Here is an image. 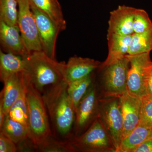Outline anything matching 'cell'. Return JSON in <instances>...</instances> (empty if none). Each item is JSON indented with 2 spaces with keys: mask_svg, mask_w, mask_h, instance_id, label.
Instances as JSON below:
<instances>
[{
  "mask_svg": "<svg viewBox=\"0 0 152 152\" xmlns=\"http://www.w3.org/2000/svg\"><path fill=\"white\" fill-rule=\"evenodd\" d=\"M131 38L132 35H120L107 33L108 54L107 58L102 63L97 71L100 70L128 55Z\"/></svg>",
  "mask_w": 152,
  "mask_h": 152,
  "instance_id": "cell-15",
  "label": "cell"
},
{
  "mask_svg": "<svg viewBox=\"0 0 152 152\" xmlns=\"http://www.w3.org/2000/svg\"><path fill=\"white\" fill-rule=\"evenodd\" d=\"M98 117L110 137L116 152L124 137V120L119 96L99 98Z\"/></svg>",
  "mask_w": 152,
  "mask_h": 152,
  "instance_id": "cell-6",
  "label": "cell"
},
{
  "mask_svg": "<svg viewBox=\"0 0 152 152\" xmlns=\"http://www.w3.org/2000/svg\"><path fill=\"white\" fill-rule=\"evenodd\" d=\"M1 50L22 57L29 53L18 26H12L0 20Z\"/></svg>",
  "mask_w": 152,
  "mask_h": 152,
  "instance_id": "cell-13",
  "label": "cell"
},
{
  "mask_svg": "<svg viewBox=\"0 0 152 152\" xmlns=\"http://www.w3.org/2000/svg\"><path fill=\"white\" fill-rule=\"evenodd\" d=\"M22 72L11 75L3 82L4 87L0 93V104L2 105L6 115L21 92L23 87Z\"/></svg>",
  "mask_w": 152,
  "mask_h": 152,
  "instance_id": "cell-16",
  "label": "cell"
},
{
  "mask_svg": "<svg viewBox=\"0 0 152 152\" xmlns=\"http://www.w3.org/2000/svg\"><path fill=\"white\" fill-rule=\"evenodd\" d=\"M145 96L152 97V64L148 69L145 80Z\"/></svg>",
  "mask_w": 152,
  "mask_h": 152,
  "instance_id": "cell-29",
  "label": "cell"
},
{
  "mask_svg": "<svg viewBox=\"0 0 152 152\" xmlns=\"http://www.w3.org/2000/svg\"><path fill=\"white\" fill-rule=\"evenodd\" d=\"M119 99L124 120V138L130 134L140 124L142 98L126 91L120 96Z\"/></svg>",
  "mask_w": 152,
  "mask_h": 152,
  "instance_id": "cell-11",
  "label": "cell"
},
{
  "mask_svg": "<svg viewBox=\"0 0 152 152\" xmlns=\"http://www.w3.org/2000/svg\"><path fill=\"white\" fill-rule=\"evenodd\" d=\"M30 5L35 19L42 51L50 58L56 59L57 38L61 31L47 15L31 2Z\"/></svg>",
  "mask_w": 152,
  "mask_h": 152,
  "instance_id": "cell-10",
  "label": "cell"
},
{
  "mask_svg": "<svg viewBox=\"0 0 152 152\" xmlns=\"http://www.w3.org/2000/svg\"><path fill=\"white\" fill-rule=\"evenodd\" d=\"M126 56L129 61L127 91L142 98L145 95V80L147 72L152 64L150 53Z\"/></svg>",
  "mask_w": 152,
  "mask_h": 152,
  "instance_id": "cell-8",
  "label": "cell"
},
{
  "mask_svg": "<svg viewBox=\"0 0 152 152\" xmlns=\"http://www.w3.org/2000/svg\"><path fill=\"white\" fill-rule=\"evenodd\" d=\"M136 8L120 5L110 12L107 33L123 36L134 34L133 22Z\"/></svg>",
  "mask_w": 152,
  "mask_h": 152,
  "instance_id": "cell-14",
  "label": "cell"
},
{
  "mask_svg": "<svg viewBox=\"0 0 152 152\" xmlns=\"http://www.w3.org/2000/svg\"><path fill=\"white\" fill-rule=\"evenodd\" d=\"M24 71L30 83L42 94L49 86L64 80L66 63L50 58L42 50L31 52L23 57Z\"/></svg>",
  "mask_w": 152,
  "mask_h": 152,
  "instance_id": "cell-2",
  "label": "cell"
},
{
  "mask_svg": "<svg viewBox=\"0 0 152 152\" xmlns=\"http://www.w3.org/2000/svg\"><path fill=\"white\" fill-rule=\"evenodd\" d=\"M0 132L10 139L16 145L20 143L29 137L26 126L6 116Z\"/></svg>",
  "mask_w": 152,
  "mask_h": 152,
  "instance_id": "cell-20",
  "label": "cell"
},
{
  "mask_svg": "<svg viewBox=\"0 0 152 152\" xmlns=\"http://www.w3.org/2000/svg\"><path fill=\"white\" fill-rule=\"evenodd\" d=\"M25 61L23 57L0 50V79L3 83L13 74L24 71Z\"/></svg>",
  "mask_w": 152,
  "mask_h": 152,
  "instance_id": "cell-17",
  "label": "cell"
},
{
  "mask_svg": "<svg viewBox=\"0 0 152 152\" xmlns=\"http://www.w3.org/2000/svg\"><path fill=\"white\" fill-rule=\"evenodd\" d=\"M18 26L28 52L42 50L30 0H18Z\"/></svg>",
  "mask_w": 152,
  "mask_h": 152,
  "instance_id": "cell-9",
  "label": "cell"
},
{
  "mask_svg": "<svg viewBox=\"0 0 152 152\" xmlns=\"http://www.w3.org/2000/svg\"><path fill=\"white\" fill-rule=\"evenodd\" d=\"M139 124L152 128V97L144 96L142 97L141 112Z\"/></svg>",
  "mask_w": 152,
  "mask_h": 152,
  "instance_id": "cell-27",
  "label": "cell"
},
{
  "mask_svg": "<svg viewBox=\"0 0 152 152\" xmlns=\"http://www.w3.org/2000/svg\"><path fill=\"white\" fill-rule=\"evenodd\" d=\"M18 151L16 144L12 140L0 132V152Z\"/></svg>",
  "mask_w": 152,
  "mask_h": 152,
  "instance_id": "cell-28",
  "label": "cell"
},
{
  "mask_svg": "<svg viewBox=\"0 0 152 152\" xmlns=\"http://www.w3.org/2000/svg\"><path fill=\"white\" fill-rule=\"evenodd\" d=\"M99 108V96L94 81L76 109L74 137L88 129L98 116Z\"/></svg>",
  "mask_w": 152,
  "mask_h": 152,
  "instance_id": "cell-7",
  "label": "cell"
},
{
  "mask_svg": "<svg viewBox=\"0 0 152 152\" xmlns=\"http://www.w3.org/2000/svg\"><path fill=\"white\" fill-rule=\"evenodd\" d=\"M95 76L94 73L86 78L68 84V94L70 98L75 112L80 102L94 82Z\"/></svg>",
  "mask_w": 152,
  "mask_h": 152,
  "instance_id": "cell-22",
  "label": "cell"
},
{
  "mask_svg": "<svg viewBox=\"0 0 152 152\" xmlns=\"http://www.w3.org/2000/svg\"><path fill=\"white\" fill-rule=\"evenodd\" d=\"M152 137V128L139 124L128 135L123 138L118 152H134L140 145Z\"/></svg>",
  "mask_w": 152,
  "mask_h": 152,
  "instance_id": "cell-18",
  "label": "cell"
},
{
  "mask_svg": "<svg viewBox=\"0 0 152 152\" xmlns=\"http://www.w3.org/2000/svg\"><path fill=\"white\" fill-rule=\"evenodd\" d=\"M23 87L21 92L17 100L11 106L7 115L16 121L21 123L28 128V111L24 76L23 72Z\"/></svg>",
  "mask_w": 152,
  "mask_h": 152,
  "instance_id": "cell-21",
  "label": "cell"
},
{
  "mask_svg": "<svg viewBox=\"0 0 152 152\" xmlns=\"http://www.w3.org/2000/svg\"><path fill=\"white\" fill-rule=\"evenodd\" d=\"M134 152H152V137L140 145Z\"/></svg>",
  "mask_w": 152,
  "mask_h": 152,
  "instance_id": "cell-30",
  "label": "cell"
},
{
  "mask_svg": "<svg viewBox=\"0 0 152 152\" xmlns=\"http://www.w3.org/2000/svg\"><path fill=\"white\" fill-rule=\"evenodd\" d=\"M102 63L90 58L71 57L66 63L64 80L69 84L88 77L97 70Z\"/></svg>",
  "mask_w": 152,
  "mask_h": 152,
  "instance_id": "cell-12",
  "label": "cell"
},
{
  "mask_svg": "<svg viewBox=\"0 0 152 152\" xmlns=\"http://www.w3.org/2000/svg\"><path fill=\"white\" fill-rule=\"evenodd\" d=\"M67 88L68 83L64 80L47 87L42 94L53 134L59 138L70 140L74 137L75 112Z\"/></svg>",
  "mask_w": 152,
  "mask_h": 152,
  "instance_id": "cell-1",
  "label": "cell"
},
{
  "mask_svg": "<svg viewBox=\"0 0 152 152\" xmlns=\"http://www.w3.org/2000/svg\"><path fill=\"white\" fill-rule=\"evenodd\" d=\"M37 151L41 152H76L71 140H64L56 136H50L37 146Z\"/></svg>",
  "mask_w": 152,
  "mask_h": 152,
  "instance_id": "cell-24",
  "label": "cell"
},
{
  "mask_svg": "<svg viewBox=\"0 0 152 152\" xmlns=\"http://www.w3.org/2000/svg\"><path fill=\"white\" fill-rule=\"evenodd\" d=\"M129 61L126 56L100 70L99 83H95L99 98L120 96L127 91Z\"/></svg>",
  "mask_w": 152,
  "mask_h": 152,
  "instance_id": "cell-4",
  "label": "cell"
},
{
  "mask_svg": "<svg viewBox=\"0 0 152 152\" xmlns=\"http://www.w3.org/2000/svg\"><path fill=\"white\" fill-rule=\"evenodd\" d=\"M38 9L47 15L63 31L66 28V23L61 7L58 0H30Z\"/></svg>",
  "mask_w": 152,
  "mask_h": 152,
  "instance_id": "cell-19",
  "label": "cell"
},
{
  "mask_svg": "<svg viewBox=\"0 0 152 152\" xmlns=\"http://www.w3.org/2000/svg\"><path fill=\"white\" fill-rule=\"evenodd\" d=\"M76 152H116L111 138L98 116L84 133L71 140Z\"/></svg>",
  "mask_w": 152,
  "mask_h": 152,
  "instance_id": "cell-5",
  "label": "cell"
},
{
  "mask_svg": "<svg viewBox=\"0 0 152 152\" xmlns=\"http://www.w3.org/2000/svg\"><path fill=\"white\" fill-rule=\"evenodd\" d=\"M151 29L152 21L146 11L136 8L133 22L134 33H143Z\"/></svg>",
  "mask_w": 152,
  "mask_h": 152,
  "instance_id": "cell-26",
  "label": "cell"
},
{
  "mask_svg": "<svg viewBox=\"0 0 152 152\" xmlns=\"http://www.w3.org/2000/svg\"><path fill=\"white\" fill-rule=\"evenodd\" d=\"M18 0H0V20L12 26H18Z\"/></svg>",
  "mask_w": 152,
  "mask_h": 152,
  "instance_id": "cell-25",
  "label": "cell"
},
{
  "mask_svg": "<svg viewBox=\"0 0 152 152\" xmlns=\"http://www.w3.org/2000/svg\"><path fill=\"white\" fill-rule=\"evenodd\" d=\"M23 72L28 111V137L37 147L53 133L42 94L30 83L24 71Z\"/></svg>",
  "mask_w": 152,
  "mask_h": 152,
  "instance_id": "cell-3",
  "label": "cell"
},
{
  "mask_svg": "<svg viewBox=\"0 0 152 152\" xmlns=\"http://www.w3.org/2000/svg\"><path fill=\"white\" fill-rule=\"evenodd\" d=\"M152 50V29L142 33H134L128 55H134L150 53Z\"/></svg>",
  "mask_w": 152,
  "mask_h": 152,
  "instance_id": "cell-23",
  "label": "cell"
}]
</instances>
